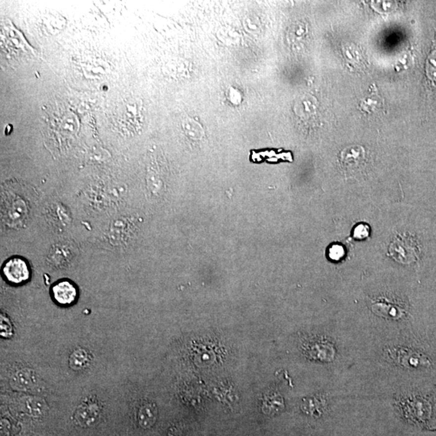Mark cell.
<instances>
[{"label": "cell", "instance_id": "cell-1", "mask_svg": "<svg viewBox=\"0 0 436 436\" xmlns=\"http://www.w3.org/2000/svg\"><path fill=\"white\" fill-rule=\"evenodd\" d=\"M420 253L419 242L409 234L395 236L389 247V256L401 264H411L417 262Z\"/></svg>", "mask_w": 436, "mask_h": 436}, {"label": "cell", "instance_id": "cell-2", "mask_svg": "<svg viewBox=\"0 0 436 436\" xmlns=\"http://www.w3.org/2000/svg\"><path fill=\"white\" fill-rule=\"evenodd\" d=\"M2 273L4 280L9 284L21 285L29 281L31 276V270L24 259L12 257L2 265Z\"/></svg>", "mask_w": 436, "mask_h": 436}, {"label": "cell", "instance_id": "cell-3", "mask_svg": "<svg viewBox=\"0 0 436 436\" xmlns=\"http://www.w3.org/2000/svg\"><path fill=\"white\" fill-rule=\"evenodd\" d=\"M366 152L362 146H349L344 149L339 155L342 169L349 174L359 173L365 168Z\"/></svg>", "mask_w": 436, "mask_h": 436}, {"label": "cell", "instance_id": "cell-4", "mask_svg": "<svg viewBox=\"0 0 436 436\" xmlns=\"http://www.w3.org/2000/svg\"><path fill=\"white\" fill-rule=\"evenodd\" d=\"M51 293L54 302L62 306L74 304L79 295L77 287L68 280H60L53 284Z\"/></svg>", "mask_w": 436, "mask_h": 436}, {"label": "cell", "instance_id": "cell-5", "mask_svg": "<svg viewBox=\"0 0 436 436\" xmlns=\"http://www.w3.org/2000/svg\"><path fill=\"white\" fill-rule=\"evenodd\" d=\"M100 408L98 404L92 401H87L78 408L75 418L80 425L89 426L95 423L99 416Z\"/></svg>", "mask_w": 436, "mask_h": 436}, {"label": "cell", "instance_id": "cell-6", "mask_svg": "<svg viewBox=\"0 0 436 436\" xmlns=\"http://www.w3.org/2000/svg\"><path fill=\"white\" fill-rule=\"evenodd\" d=\"M372 312L381 317L390 318V319H400L405 315L403 308L396 305L391 304L390 302H375L372 305Z\"/></svg>", "mask_w": 436, "mask_h": 436}, {"label": "cell", "instance_id": "cell-7", "mask_svg": "<svg viewBox=\"0 0 436 436\" xmlns=\"http://www.w3.org/2000/svg\"><path fill=\"white\" fill-rule=\"evenodd\" d=\"M138 423L141 427L149 428L154 424L157 418V409L152 403H144L139 409Z\"/></svg>", "mask_w": 436, "mask_h": 436}, {"label": "cell", "instance_id": "cell-8", "mask_svg": "<svg viewBox=\"0 0 436 436\" xmlns=\"http://www.w3.org/2000/svg\"><path fill=\"white\" fill-rule=\"evenodd\" d=\"M90 362V354L84 349H77L70 357V366L72 369L80 370L87 366Z\"/></svg>", "mask_w": 436, "mask_h": 436}, {"label": "cell", "instance_id": "cell-9", "mask_svg": "<svg viewBox=\"0 0 436 436\" xmlns=\"http://www.w3.org/2000/svg\"><path fill=\"white\" fill-rule=\"evenodd\" d=\"M12 382L14 385L20 389H27L33 386L35 383V376L32 373L31 371L24 369L16 372L12 378Z\"/></svg>", "mask_w": 436, "mask_h": 436}, {"label": "cell", "instance_id": "cell-10", "mask_svg": "<svg viewBox=\"0 0 436 436\" xmlns=\"http://www.w3.org/2000/svg\"><path fill=\"white\" fill-rule=\"evenodd\" d=\"M383 99L376 93H372L367 99H363L360 103L362 110L372 113L376 111L380 110L383 107Z\"/></svg>", "mask_w": 436, "mask_h": 436}, {"label": "cell", "instance_id": "cell-11", "mask_svg": "<svg viewBox=\"0 0 436 436\" xmlns=\"http://www.w3.org/2000/svg\"><path fill=\"white\" fill-rule=\"evenodd\" d=\"M345 256V250L341 245H333L329 250V257L334 261H339Z\"/></svg>", "mask_w": 436, "mask_h": 436}, {"label": "cell", "instance_id": "cell-12", "mask_svg": "<svg viewBox=\"0 0 436 436\" xmlns=\"http://www.w3.org/2000/svg\"><path fill=\"white\" fill-rule=\"evenodd\" d=\"M369 227L365 224H359L355 227L353 232V236L355 239L363 240L369 236Z\"/></svg>", "mask_w": 436, "mask_h": 436}, {"label": "cell", "instance_id": "cell-13", "mask_svg": "<svg viewBox=\"0 0 436 436\" xmlns=\"http://www.w3.org/2000/svg\"><path fill=\"white\" fill-rule=\"evenodd\" d=\"M1 335L3 337H10L12 335L11 323L5 317H1Z\"/></svg>", "mask_w": 436, "mask_h": 436}]
</instances>
